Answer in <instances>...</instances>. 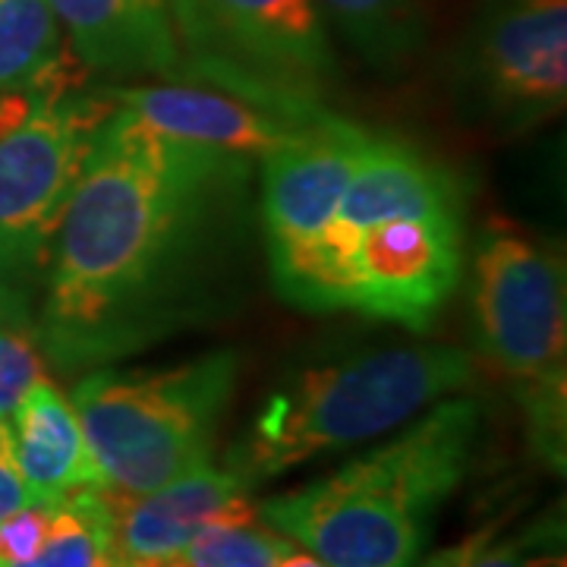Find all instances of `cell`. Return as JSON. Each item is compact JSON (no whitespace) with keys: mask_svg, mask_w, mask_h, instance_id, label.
I'll return each instance as SVG.
<instances>
[{"mask_svg":"<svg viewBox=\"0 0 567 567\" xmlns=\"http://www.w3.org/2000/svg\"><path fill=\"white\" fill-rule=\"evenodd\" d=\"M439 0H316L344 41L372 66H398L423 44Z\"/></svg>","mask_w":567,"mask_h":567,"instance_id":"15","label":"cell"},{"mask_svg":"<svg viewBox=\"0 0 567 567\" xmlns=\"http://www.w3.org/2000/svg\"><path fill=\"white\" fill-rule=\"evenodd\" d=\"M483 413L442 398L385 445L259 507L262 520L331 567H420L432 520L470 473Z\"/></svg>","mask_w":567,"mask_h":567,"instance_id":"3","label":"cell"},{"mask_svg":"<svg viewBox=\"0 0 567 567\" xmlns=\"http://www.w3.org/2000/svg\"><path fill=\"white\" fill-rule=\"evenodd\" d=\"M369 142V130L319 111L265 152L262 224L271 271L319 237Z\"/></svg>","mask_w":567,"mask_h":567,"instance_id":"10","label":"cell"},{"mask_svg":"<svg viewBox=\"0 0 567 567\" xmlns=\"http://www.w3.org/2000/svg\"><path fill=\"white\" fill-rule=\"evenodd\" d=\"M102 498L111 517V546L123 567L167 558L205 529L240 527L259 517L244 480L212 464L145 495L102 488Z\"/></svg>","mask_w":567,"mask_h":567,"instance_id":"12","label":"cell"},{"mask_svg":"<svg viewBox=\"0 0 567 567\" xmlns=\"http://www.w3.org/2000/svg\"><path fill=\"white\" fill-rule=\"evenodd\" d=\"M41 375V357L25 334L0 331V423L13 416L25 391L35 385Z\"/></svg>","mask_w":567,"mask_h":567,"instance_id":"18","label":"cell"},{"mask_svg":"<svg viewBox=\"0 0 567 567\" xmlns=\"http://www.w3.org/2000/svg\"><path fill=\"white\" fill-rule=\"evenodd\" d=\"M73 61L32 89L0 92V281L44 265L107 117L111 92H82Z\"/></svg>","mask_w":567,"mask_h":567,"instance_id":"7","label":"cell"},{"mask_svg":"<svg viewBox=\"0 0 567 567\" xmlns=\"http://www.w3.org/2000/svg\"><path fill=\"white\" fill-rule=\"evenodd\" d=\"M565 259L520 224L488 218L473 252L476 341L527 410L529 435L565 464L567 398Z\"/></svg>","mask_w":567,"mask_h":567,"instance_id":"6","label":"cell"},{"mask_svg":"<svg viewBox=\"0 0 567 567\" xmlns=\"http://www.w3.org/2000/svg\"><path fill=\"white\" fill-rule=\"evenodd\" d=\"M111 99L130 107L136 117L171 140L193 142L237 158H262L293 130L312 121L322 104L306 107H275L256 99L237 95L208 82H177L162 85H111Z\"/></svg>","mask_w":567,"mask_h":567,"instance_id":"11","label":"cell"},{"mask_svg":"<svg viewBox=\"0 0 567 567\" xmlns=\"http://www.w3.org/2000/svg\"><path fill=\"white\" fill-rule=\"evenodd\" d=\"M464 265L461 183L413 145L372 136L319 237L271 271L287 303L423 331Z\"/></svg>","mask_w":567,"mask_h":567,"instance_id":"2","label":"cell"},{"mask_svg":"<svg viewBox=\"0 0 567 567\" xmlns=\"http://www.w3.org/2000/svg\"><path fill=\"white\" fill-rule=\"evenodd\" d=\"M470 379V357L442 344L303 369L265 401L244 439L227 451V470L252 488L322 454L385 435Z\"/></svg>","mask_w":567,"mask_h":567,"instance_id":"4","label":"cell"},{"mask_svg":"<svg viewBox=\"0 0 567 567\" xmlns=\"http://www.w3.org/2000/svg\"><path fill=\"white\" fill-rule=\"evenodd\" d=\"M54 505H25L0 520V567H20L32 561L48 539Z\"/></svg>","mask_w":567,"mask_h":567,"instance_id":"19","label":"cell"},{"mask_svg":"<svg viewBox=\"0 0 567 567\" xmlns=\"http://www.w3.org/2000/svg\"><path fill=\"white\" fill-rule=\"evenodd\" d=\"M199 82L275 107L319 104L334 58L316 0H174Z\"/></svg>","mask_w":567,"mask_h":567,"instance_id":"8","label":"cell"},{"mask_svg":"<svg viewBox=\"0 0 567 567\" xmlns=\"http://www.w3.org/2000/svg\"><path fill=\"white\" fill-rule=\"evenodd\" d=\"M25 505H32V498H29V488L22 483L20 466L13 457L10 425L0 423V520L22 511Z\"/></svg>","mask_w":567,"mask_h":567,"instance_id":"21","label":"cell"},{"mask_svg":"<svg viewBox=\"0 0 567 567\" xmlns=\"http://www.w3.org/2000/svg\"><path fill=\"white\" fill-rule=\"evenodd\" d=\"M249 162L152 130L117 104L51 240L41 344L63 365L117 360L177 322L215 212Z\"/></svg>","mask_w":567,"mask_h":567,"instance_id":"1","label":"cell"},{"mask_svg":"<svg viewBox=\"0 0 567 567\" xmlns=\"http://www.w3.org/2000/svg\"><path fill=\"white\" fill-rule=\"evenodd\" d=\"M275 567H331L324 565L322 558H316V555H309V551H297V548H290V551H284L281 561Z\"/></svg>","mask_w":567,"mask_h":567,"instance_id":"22","label":"cell"},{"mask_svg":"<svg viewBox=\"0 0 567 567\" xmlns=\"http://www.w3.org/2000/svg\"><path fill=\"white\" fill-rule=\"evenodd\" d=\"M73 58L48 0H0V92L32 89Z\"/></svg>","mask_w":567,"mask_h":567,"instance_id":"16","label":"cell"},{"mask_svg":"<svg viewBox=\"0 0 567 567\" xmlns=\"http://www.w3.org/2000/svg\"><path fill=\"white\" fill-rule=\"evenodd\" d=\"M533 543L536 533H527L520 539H502V543H480L470 539L457 548L454 567H533Z\"/></svg>","mask_w":567,"mask_h":567,"instance_id":"20","label":"cell"},{"mask_svg":"<svg viewBox=\"0 0 567 567\" xmlns=\"http://www.w3.org/2000/svg\"><path fill=\"white\" fill-rule=\"evenodd\" d=\"M20 567H121L111 546V517L102 488H80L54 505L44 546Z\"/></svg>","mask_w":567,"mask_h":567,"instance_id":"17","label":"cell"},{"mask_svg":"<svg viewBox=\"0 0 567 567\" xmlns=\"http://www.w3.org/2000/svg\"><path fill=\"white\" fill-rule=\"evenodd\" d=\"M473 70L505 126L555 121L567 104V0H483Z\"/></svg>","mask_w":567,"mask_h":567,"instance_id":"9","label":"cell"},{"mask_svg":"<svg viewBox=\"0 0 567 567\" xmlns=\"http://www.w3.org/2000/svg\"><path fill=\"white\" fill-rule=\"evenodd\" d=\"M234 388L230 350L171 369H95L80 379L73 410L102 488L145 495L212 464Z\"/></svg>","mask_w":567,"mask_h":567,"instance_id":"5","label":"cell"},{"mask_svg":"<svg viewBox=\"0 0 567 567\" xmlns=\"http://www.w3.org/2000/svg\"><path fill=\"white\" fill-rule=\"evenodd\" d=\"M13 457L32 505H61L80 488H102L76 410L58 388L39 379L13 410Z\"/></svg>","mask_w":567,"mask_h":567,"instance_id":"14","label":"cell"},{"mask_svg":"<svg viewBox=\"0 0 567 567\" xmlns=\"http://www.w3.org/2000/svg\"><path fill=\"white\" fill-rule=\"evenodd\" d=\"M89 70L114 80H177L183 44L174 0H48Z\"/></svg>","mask_w":567,"mask_h":567,"instance_id":"13","label":"cell"}]
</instances>
